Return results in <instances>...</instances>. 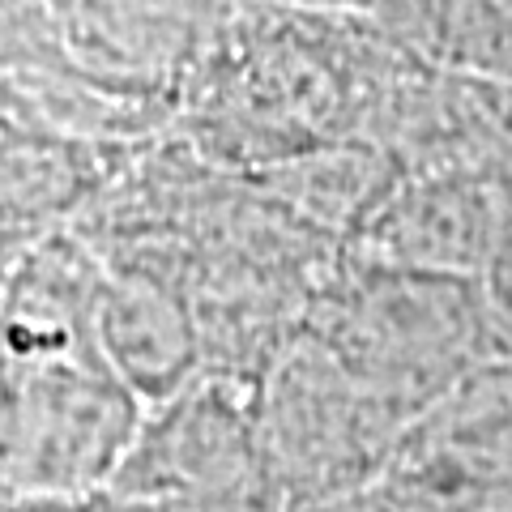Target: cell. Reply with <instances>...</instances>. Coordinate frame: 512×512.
<instances>
[{
    "instance_id": "6da1fadb",
    "label": "cell",
    "mask_w": 512,
    "mask_h": 512,
    "mask_svg": "<svg viewBox=\"0 0 512 512\" xmlns=\"http://www.w3.org/2000/svg\"><path fill=\"white\" fill-rule=\"evenodd\" d=\"M103 261L73 235H35L0 291V504L90 512L124 466L141 402L94 333Z\"/></svg>"
},
{
    "instance_id": "3957f363",
    "label": "cell",
    "mask_w": 512,
    "mask_h": 512,
    "mask_svg": "<svg viewBox=\"0 0 512 512\" xmlns=\"http://www.w3.org/2000/svg\"><path fill=\"white\" fill-rule=\"evenodd\" d=\"M252 427L265 491L286 512L376 487L406 423L303 333L256 380Z\"/></svg>"
},
{
    "instance_id": "7a4b0ae2",
    "label": "cell",
    "mask_w": 512,
    "mask_h": 512,
    "mask_svg": "<svg viewBox=\"0 0 512 512\" xmlns=\"http://www.w3.org/2000/svg\"><path fill=\"white\" fill-rule=\"evenodd\" d=\"M308 338L402 423L470 367L508 359L483 282L410 274L359 256L320 303Z\"/></svg>"
},
{
    "instance_id": "8992f818",
    "label": "cell",
    "mask_w": 512,
    "mask_h": 512,
    "mask_svg": "<svg viewBox=\"0 0 512 512\" xmlns=\"http://www.w3.org/2000/svg\"><path fill=\"white\" fill-rule=\"evenodd\" d=\"M512 192L461 171H402L350 239L359 261L483 282L504 239Z\"/></svg>"
},
{
    "instance_id": "52a82bcc",
    "label": "cell",
    "mask_w": 512,
    "mask_h": 512,
    "mask_svg": "<svg viewBox=\"0 0 512 512\" xmlns=\"http://www.w3.org/2000/svg\"><path fill=\"white\" fill-rule=\"evenodd\" d=\"M94 333L107 367L141 402L163 406L201 372L197 316L163 278L141 269H107Z\"/></svg>"
},
{
    "instance_id": "277c9868",
    "label": "cell",
    "mask_w": 512,
    "mask_h": 512,
    "mask_svg": "<svg viewBox=\"0 0 512 512\" xmlns=\"http://www.w3.org/2000/svg\"><path fill=\"white\" fill-rule=\"evenodd\" d=\"M248 384L197 372L163 406L141 414L137 440L107 487L116 504H256L278 512L265 491Z\"/></svg>"
},
{
    "instance_id": "5b68a950",
    "label": "cell",
    "mask_w": 512,
    "mask_h": 512,
    "mask_svg": "<svg viewBox=\"0 0 512 512\" xmlns=\"http://www.w3.org/2000/svg\"><path fill=\"white\" fill-rule=\"evenodd\" d=\"M397 512L512 504V359L478 363L397 431L376 478Z\"/></svg>"
}]
</instances>
